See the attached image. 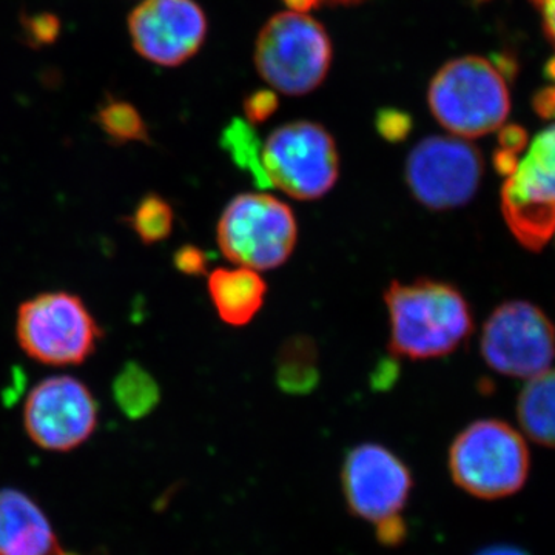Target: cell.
Wrapping results in <instances>:
<instances>
[{
	"label": "cell",
	"mask_w": 555,
	"mask_h": 555,
	"mask_svg": "<svg viewBox=\"0 0 555 555\" xmlns=\"http://www.w3.org/2000/svg\"><path fill=\"white\" fill-rule=\"evenodd\" d=\"M543 22V31L555 47V0H531Z\"/></svg>",
	"instance_id": "83f0119b"
},
{
	"label": "cell",
	"mask_w": 555,
	"mask_h": 555,
	"mask_svg": "<svg viewBox=\"0 0 555 555\" xmlns=\"http://www.w3.org/2000/svg\"><path fill=\"white\" fill-rule=\"evenodd\" d=\"M537 115L545 119L555 118V87L540 90L532 101Z\"/></svg>",
	"instance_id": "f1b7e54d"
},
{
	"label": "cell",
	"mask_w": 555,
	"mask_h": 555,
	"mask_svg": "<svg viewBox=\"0 0 555 555\" xmlns=\"http://www.w3.org/2000/svg\"><path fill=\"white\" fill-rule=\"evenodd\" d=\"M483 156L466 139L429 137L409 153L406 181L412 195L430 210H452L476 196Z\"/></svg>",
	"instance_id": "30bf717a"
},
{
	"label": "cell",
	"mask_w": 555,
	"mask_h": 555,
	"mask_svg": "<svg viewBox=\"0 0 555 555\" xmlns=\"http://www.w3.org/2000/svg\"><path fill=\"white\" fill-rule=\"evenodd\" d=\"M262 166L270 185L291 198L320 199L338 181L337 144L320 124L295 120L270 133L262 145Z\"/></svg>",
	"instance_id": "ba28073f"
},
{
	"label": "cell",
	"mask_w": 555,
	"mask_h": 555,
	"mask_svg": "<svg viewBox=\"0 0 555 555\" xmlns=\"http://www.w3.org/2000/svg\"><path fill=\"white\" fill-rule=\"evenodd\" d=\"M481 356L499 374L535 377L547 371L555 358L553 323L531 302H505L486 321Z\"/></svg>",
	"instance_id": "8fae6325"
},
{
	"label": "cell",
	"mask_w": 555,
	"mask_h": 555,
	"mask_svg": "<svg viewBox=\"0 0 555 555\" xmlns=\"http://www.w3.org/2000/svg\"><path fill=\"white\" fill-rule=\"evenodd\" d=\"M25 429L38 447L67 452L86 443L98 426V403L78 378L43 379L27 398Z\"/></svg>",
	"instance_id": "7c38bea8"
},
{
	"label": "cell",
	"mask_w": 555,
	"mask_h": 555,
	"mask_svg": "<svg viewBox=\"0 0 555 555\" xmlns=\"http://www.w3.org/2000/svg\"><path fill=\"white\" fill-rule=\"evenodd\" d=\"M173 208L163 196L150 193L144 196L129 218L130 228L142 243L158 244L169 238L173 230Z\"/></svg>",
	"instance_id": "ffe728a7"
},
{
	"label": "cell",
	"mask_w": 555,
	"mask_h": 555,
	"mask_svg": "<svg viewBox=\"0 0 555 555\" xmlns=\"http://www.w3.org/2000/svg\"><path fill=\"white\" fill-rule=\"evenodd\" d=\"M207 17L195 0H144L129 17L134 50L163 67L192 60L207 38Z\"/></svg>",
	"instance_id": "4fadbf2b"
},
{
	"label": "cell",
	"mask_w": 555,
	"mask_h": 555,
	"mask_svg": "<svg viewBox=\"0 0 555 555\" xmlns=\"http://www.w3.org/2000/svg\"><path fill=\"white\" fill-rule=\"evenodd\" d=\"M517 415L528 437L555 448V369L529 378L518 397Z\"/></svg>",
	"instance_id": "e0dca14e"
},
{
	"label": "cell",
	"mask_w": 555,
	"mask_h": 555,
	"mask_svg": "<svg viewBox=\"0 0 555 555\" xmlns=\"http://www.w3.org/2000/svg\"><path fill=\"white\" fill-rule=\"evenodd\" d=\"M288 7V10L295 11V13H309V11L318 9L323 5L321 0H283Z\"/></svg>",
	"instance_id": "f546056e"
},
{
	"label": "cell",
	"mask_w": 555,
	"mask_h": 555,
	"mask_svg": "<svg viewBox=\"0 0 555 555\" xmlns=\"http://www.w3.org/2000/svg\"><path fill=\"white\" fill-rule=\"evenodd\" d=\"M208 294L219 318L230 326L250 323L264 305L268 286L257 270L215 269L208 275Z\"/></svg>",
	"instance_id": "9a60e30c"
},
{
	"label": "cell",
	"mask_w": 555,
	"mask_h": 555,
	"mask_svg": "<svg viewBox=\"0 0 555 555\" xmlns=\"http://www.w3.org/2000/svg\"><path fill=\"white\" fill-rule=\"evenodd\" d=\"M0 555H68L49 518L24 492L0 491Z\"/></svg>",
	"instance_id": "5bb4252c"
},
{
	"label": "cell",
	"mask_w": 555,
	"mask_h": 555,
	"mask_svg": "<svg viewBox=\"0 0 555 555\" xmlns=\"http://www.w3.org/2000/svg\"><path fill=\"white\" fill-rule=\"evenodd\" d=\"M400 367H398V358L392 356L382 360L378 366L375 367L374 375H372V386L378 390H386L393 386L397 382Z\"/></svg>",
	"instance_id": "484cf974"
},
{
	"label": "cell",
	"mask_w": 555,
	"mask_h": 555,
	"mask_svg": "<svg viewBox=\"0 0 555 555\" xmlns=\"http://www.w3.org/2000/svg\"><path fill=\"white\" fill-rule=\"evenodd\" d=\"M175 268L188 276H201L207 273V255L196 246H182L173 257Z\"/></svg>",
	"instance_id": "d4e9b609"
},
{
	"label": "cell",
	"mask_w": 555,
	"mask_h": 555,
	"mask_svg": "<svg viewBox=\"0 0 555 555\" xmlns=\"http://www.w3.org/2000/svg\"><path fill=\"white\" fill-rule=\"evenodd\" d=\"M16 334L33 360L75 366L96 350L102 332L82 299L67 292H49L21 306Z\"/></svg>",
	"instance_id": "52a82bcc"
},
{
	"label": "cell",
	"mask_w": 555,
	"mask_h": 555,
	"mask_svg": "<svg viewBox=\"0 0 555 555\" xmlns=\"http://www.w3.org/2000/svg\"><path fill=\"white\" fill-rule=\"evenodd\" d=\"M434 118L454 137H486L505 126L511 98L499 67L480 56L449 61L427 90Z\"/></svg>",
	"instance_id": "7a4b0ae2"
},
{
	"label": "cell",
	"mask_w": 555,
	"mask_h": 555,
	"mask_svg": "<svg viewBox=\"0 0 555 555\" xmlns=\"http://www.w3.org/2000/svg\"><path fill=\"white\" fill-rule=\"evenodd\" d=\"M547 76L555 80V57L550 62V64H547Z\"/></svg>",
	"instance_id": "d6a6232c"
},
{
	"label": "cell",
	"mask_w": 555,
	"mask_h": 555,
	"mask_svg": "<svg viewBox=\"0 0 555 555\" xmlns=\"http://www.w3.org/2000/svg\"><path fill=\"white\" fill-rule=\"evenodd\" d=\"M389 349L409 360L447 357L474 328L473 313L459 288L441 281H393L385 292Z\"/></svg>",
	"instance_id": "6da1fadb"
},
{
	"label": "cell",
	"mask_w": 555,
	"mask_h": 555,
	"mask_svg": "<svg viewBox=\"0 0 555 555\" xmlns=\"http://www.w3.org/2000/svg\"><path fill=\"white\" fill-rule=\"evenodd\" d=\"M499 144L500 149L506 152L518 153L521 152L528 144V133L520 126H503L500 127Z\"/></svg>",
	"instance_id": "4316f807"
},
{
	"label": "cell",
	"mask_w": 555,
	"mask_h": 555,
	"mask_svg": "<svg viewBox=\"0 0 555 555\" xmlns=\"http://www.w3.org/2000/svg\"><path fill=\"white\" fill-rule=\"evenodd\" d=\"M412 124L408 113L393 108L382 109L375 120L379 137L389 142L404 141L412 131Z\"/></svg>",
	"instance_id": "603a6c76"
},
{
	"label": "cell",
	"mask_w": 555,
	"mask_h": 555,
	"mask_svg": "<svg viewBox=\"0 0 555 555\" xmlns=\"http://www.w3.org/2000/svg\"><path fill=\"white\" fill-rule=\"evenodd\" d=\"M276 385L287 396H309L320 385V358L315 341L308 335L287 338L278 350Z\"/></svg>",
	"instance_id": "2e32d148"
},
{
	"label": "cell",
	"mask_w": 555,
	"mask_h": 555,
	"mask_svg": "<svg viewBox=\"0 0 555 555\" xmlns=\"http://www.w3.org/2000/svg\"><path fill=\"white\" fill-rule=\"evenodd\" d=\"M221 145L241 170L250 173L255 184L261 189L270 185L262 166V145L247 120L235 119L222 131Z\"/></svg>",
	"instance_id": "d6986e66"
},
{
	"label": "cell",
	"mask_w": 555,
	"mask_h": 555,
	"mask_svg": "<svg viewBox=\"0 0 555 555\" xmlns=\"http://www.w3.org/2000/svg\"><path fill=\"white\" fill-rule=\"evenodd\" d=\"M217 240L222 255L233 264L257 272L276 269L292 257L297 246V218L275 196L243 193L222 211Z\"/></svg>",
	"instance_id": "5b68a950"
},
{
	"label": "cell",
	"mask_w": 555,
	"mask_h": 555,
	"mask_svg": "<svg viewBox=\"0 0 555 555\" xmlns=\"http://www.w3.org/2000/svg\"><path fill=\"white\" fill-rule=\"evenodd\" d=\"M341 481L347 506L374 526L379 543L396 546L404 542L403 513L414 480L396 454L379 444H361L347 454Z\"/></svg>",
	"instance_id": "277c9868"
},
{
	"label": "cell",
	"mask_w": 555,
	"mask_h": 555,
	"mask_svg": "<svg viewBox=\"0 0 555 555\" xmlns=\"http://www.w3.org/2000/svg\"><path fill=\"white\" fill-rule=\"evenodd\" d=\"M101 130L113 141L149 142V130L141 113L130 102L109 100L98 112Z\"/></svg>",
	"instance_id": "44dd1931"
},
{
	"label": "cell",
	"mask_w": 555,
	"mask_h": 555,
	"mask_svg": "<svg viewBox=\"0 0 555 555\" xmlns=\"http://www.w3.org/2000/svg\"><path fill=\"white\" fill-rule=\"evenodd\" d=\"M507 228L521 246L540 250L555 235V124L540 131L502 189Z\"/></svg>",
	"instance_id": "9c48e42d"
},
{
	"label": "cell",
	"mask_w": 555,
	"mask_h": 555,
	"mask_svg": "<svg viewBox=\"0 0 555 555\" xmlns=\"http://www.w3.org/2000/svg\"><path fill=\"white\" fill-rule=\"evenodd\" d=\"M326 28L308 13L283 11L270 17L255 43V65L273 90L302 96L318 89L332 65Z\"/></svg>",
	"instance_id": "3957f363"
},
{
	"label": "cell",
	"mask_w": 555,
	"mask_h": 555,
	"mask_svg": "<svg viewBox=\"0 0 555 555\" xmlns=\"http://www.w3.org/2000/svg\"><path fill=\"white\" fill-rule=\"evenodd\" d=\"M25 38L33 47H46L56 42L60 38L62 24L60 17L53 13H36L25 16Z\"/></svg>",
	"instance_id": "7402d4cb"
},
{
	"label": "cell",
	"mask_w": 555,
	"mask_h": 555,
	"mask_svg": "<svg viewBox=\"0 0 555 555\" xmlns=\"http://www.w3.org/2000/svg\"><path fill=\"white\" fill-rule=\"evenodd\" d=\"M113 398L124 415L144 418L160 401L158 382L138 363H127L113 383Z\"/></svg>",
	"instance_id": "ac0fdd59"
},
{
	"label": "cell",
	"mask_w": 555,
	"mask_h": 555,
	"mask_svg": "<svg viewBox=\"0 0 555 555\" xmlns=\"http://www.w3.org/2000/svg\"><path fill=\"white\" fill-rule=\"evenodd\" d=\"M449 470L469 494L502 499L525 485L528 448L514 427L499 420H480L455 438L449 451Z\"/></svg>",
	"instance_id": "8992f818"
},
{
	"label": "cell",
	"mask_w": 555,
	"mask_h": 555,
	"mask_svg": "<svg viewBox=\"0 0 555 555\" xmlns=\"http://www.w3.org/2000/svg\"><path fill=\"white\" fill-rule=\"evenodd\" d=\"M243 107L248 124L257 126V124L266 122L276 112V93L272 90L255 91V93L248 94Z\"/></svg>",
	"instance_id": "cb8c5ba5"
},
{
	"label": "cell",
	"mask_w": 555,
	"mask_h": 555,
	"mask_svg": "<svg viewBox=\"0 0 555 555\" xmlns=\"http://www.w3.org/2000/svg\"><path fill=\"white\" fill-rule=\"evenodd\" d=\"M477 555H526L521 553L520 550H516V547L511 546H492L488 547V550L481 551L480 554Z\"/></svg>",
	"instance_id": "4dcf8cb0"
},
{
	"label": "cell",
	"mask_w": 555,
	"mask_h": 555,
	"mask_svg": "<svg viewBox=\"0 0 555 555\" xmlns=\"http://www.w3.org/2000/svg\"><path fill=\"white\" fill-rule=\"evenodd\" d=\"M364 2V0H321V3H327V5H357V3Z\"/></svg>",
	"instance_id": "1f68e13d"
}]
</instances>
